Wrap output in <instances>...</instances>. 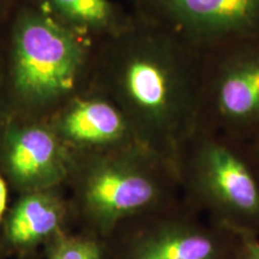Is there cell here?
Wrapping results in <instances>:
<instances>
[{
    "label": "cell",
    "instance_id": "1",
    "mask_svg": "<svg viewBox=\"0 0 259 259\" xmlns=\"http://www.w3.org/2000/svg\"><path fill=\"white\" fill-rule=\"evenodd\" d=\"M202 57L176 32L139 14L100 41L94 56L96 88L124 113L138 141L174 168L198 126Z\"/></svg>",
    "mask_w": 259,
    "mask_h": 259
},
{
    "label": "cell",
    "instance_id": "2",
    "mask_svg": "<svg viewBox=\"0 0 259 259\" xmlns=\"http://www.w3.org/2000/svg\"><path fill=\"white\" fill-rule=\"evenodd\" d=\"M176 169L187 206L229 231L259 236V169L245 143L197 126Z\"/></svg>",
    "mask_w": 259,
    "mask_h": 259
},
{
    "label": "cell",
    "instance_id": "3",
    "mask_svg": "<svg viewBox=\"0 0 259 259\" xmlns=\"http://www.w3.org/2000/svg\"><path fill=\"white\" fill-rule=\"evenodd\" d=\"M84 181V203L103 234L181 200L176 168L144 145L94 154Z\"/></svg>",
    "mask_w": 259,
    "mask_h": 259
},
{
    "label": "cell",
    "instance_id": "4",
    "mask_svg": "<svg viewBox=\"0 0 259 259\" xmlns=\"http://www.w3.org/2000/svg\"><path fill=\"white\" fill-rule=\"evenodd\" d=\"M87 37L59 19L24 10L11 38V80L19 100L45 106L70 94L93 67Z\"/></svg>",
    "mask_w": 259,
    "mask_h": 259
},
{
    "label": "cell",
    "instance_id": "5",
    "mask_svg": "<svg viewBox=\"0 0 259 259\" xmlns=\"http://www.w3.org/2000/svg\"><path fill=\"white\" fill-rule=\"evenodd\" d=\"M198 126L247 143L259 136V34L202 51Z\"/></svg>",
    "mask_w": 259,
    "mask_h": 259
},
{
    "label": "cell",
    "instance_id": "6",
    "mask_svg": "<svg viewBox=\"0 0 259 259\" xmlns=\"http://www.w3.org/2000/svg\"><path fill=\"white\" fill-rule=\"evenodd\" d=\"M150 216L154 222L130 241L126 259H240L236 233L203 221L183 198Z\"/></svg>",
    "mask_w": 259,
    "mask_h": 259
},
{
    "label": "cell",
    "instance_id": "7",
    "mask_svg": "<svg viewBox=\"0 0 259 259\" xmlns=\"http://www.w3.org/2000/svg\"><path fill=\"white\" fill-rule=\"evenodd\" d=\"M137 14L205 51L259 34V0H135Z\"/></svg>",
    "mask_w": 259,
    "mask_h": 259
},
{
    "label": "cell",
    "instance_id": "8",
    "mask_svg": "<svg viewBox=\"0 0 259 259\" xmlns=\"http://www.w3.org/2000/svg\"><path fill=\"white\" fill-rule=\"evenodd\" d=\"M57 135L94 154L143 145L124 113L97 88L65 109L58 120Z\"/></svg>",
    "mask_w": 259,
    "mask_h": 259
},
{
    "label": "cell",
    "instance_id": "9",
    "mask_svg": "<svg viewBox=\"0 0 259 259\" xmlns=\"http://www.w3.org/2000/svg\"><path fill=\"white\" fill-rule=\"evenodd\" d=\"M5 160L15 180L31 189L57 183L66 171V151L59 137L38 125L22 126L9 132Z\"/></svg>",
    "mask_w": 259,
    "mask_h": 259
},
{
    "label": "cell",
    "instance_id": "10",
    "mask_svg": "<svg viewBox=\"0 0 259 259\" xmlns=\"http://www.w3.org/2000/svg\"><path fill=\"white\" fill-rule=\"evenodd\" d=\"M48 14L85 37L100 41L118 34L132 16L111 0H42Z\"/></svg>",
    "mask_w": 259,
    "mask_h": 259
},
{
    "label": "cell",
    "instance_id": "11",
    "mask_svg": "<svg viewBox=\"0 0 259 259\" xmlns=\"http://www.w3.org/2000/svg\"><path fill=\"white\" fill-rule=\"evenodd\" d=\"M61 210L57 200L45 193H32L19 202L8 225L9 239L16 245H30L59 228Z\"/></svg>",
    "mask_w": 259,
    "mask_h": 259
},
{
    "label": "cell",
    "instance_id": "12",
    "mask_svg": "<svg viewBox=\"0 0 259 259\" xmlns=\"http://www.w3.org/2000/svg\"><path fill=\"white\" fill-rule=\"evenodd\" d=\"M51 259H103L101 246L90 239L61 241L52 252Z\"/></svg>",
    "mask_w": 259,
    "mask_h": 259
},
{
    "label": "cell",
    "instance_id": "13",
    "mask_svg": "<svg viewBox=\"0 0 259 259\" xmlns=\"http://www.w3.org/2000/svg\"><path fill=\"white\" fill-rule=\"evenodd\" d=\"M239 239V258L259 259V236L247 232L236 233Z\"/></svg>",
    "mask_w": 259,
    "mask_h": 259
},
{
    "label": "cell",
    "instance_id": "14",
    "mask_svg": "<svg viewBox=\"0 0 259 259\" xmlns=\"http://www.w3.org/2000/svg\"><path fill=\"white\" fill-rule=\"evenodd\" d=\"M245 144H246V147H247L252 158H253V161L255 162V164H257V167L259 169V136Z\"/></svg>",
    "mask_w": 259,
    "mask_h": 259
},
{
    "label": "cell",
    "instance_id": "15",
    "mask_svg": "<svg viewBox=\"0 0 259 259\" xmlns=\"http://www.w3.org/2000/svg\"><path fill=\"white\" fill-rule=\"evenodd\" d=\"M6 197H8V192H6V186L4 180L0 177V219L3 218L6 208Z\"/></svg>",
    "mask_w": 259,
    "mask_h": 259
}]
</instances>
